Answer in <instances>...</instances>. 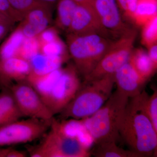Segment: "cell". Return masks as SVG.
<instances>
[{
  "instance_id": "1",
  "label": "cell",
  "mask_w": 157,
  "mask_h": 157,
  "mask_svg": "<svg viewBox=\"0 0 157 157\" xmlns=\"http://www.w3.org/2000/svg\"><path fill=\"white\" fill-rule=\"evenodd\" d=\"M74 64L42 75L31 73L27 82L34 88L54 116L73 99L81 83Z\"/></svg>"
},
{
  "instance_id": "2",
  "label": "cell",
  "mask_w": 157,
  "mask_h": 157,
  "mask_svg": "<svg viewBox=\"0 0 157 157\" xmlns=\"http://www.w3.org/2000/svg\"><path fill=\"white\" fill-rule=\"evenodd\" d=\"M119 134L129 149L141 157H151L157 153V132L132 98L129 99L124 111Z\"/></svg>"
},
{
  "instance_id": "3",
  "label": "cell",
  "mask_w": 157,
  "mask_h": 157,
  "mask_svg": "<svg viewBox=\"0 0 157 157\" xmlns=\"http://www.w3.org/2000/svg\"><path fill=\"white\" fill-rule=\"evenodd\" d=\"M129 99L116 90L98 111L82 119L95 144L118 140L121 121Z\"/></svg>"
},
{
  "instance_id": "4",
  "label": "cell",
  "mask_w": 157,
  "mask_h": 157,
  "mask_svg": "<svg viewBox=\"0 0 157 157\" xmlns=\"http://www.w3.org/2000/svg\"><path fill=\"white\" fill-rule=\"evenodd\" d=\"M114 84V74L83 81L73 99L59 113L60 120H80L90 116L108 100Z\"/></svg>"
},
{
  "instance_id": "5",
  "label": "cell",
  "mask_w": 157,
  "mask_h": 157,
  "mask_svg": "<svg viewBox=\"0 0 157 157\" xmlns=\"http://www.w3.org/2000/svg\"><path fill=\"white\" fill-rule=\"evenodd\" d=\"M67 47L78 74L86 78L107 53L113 41L100 34H67Z\"/></svg>"
},
{
  "instance_id": "6",
  "label": "cell",
  "mask_w": 157,
  "mask_h": 157,
  "mask_svg": "<svg viewBox=\"0 0 157 157\" xmlns=\"http://www.w3.org/2000/svg\"><path fill=\"white\" fill-rule=\"evenodd\" d=\"M137 36L135 29L131 28L113 41L110 48L97 66L84 81L94 80L113 74L123 65L127 63L134 49V44Z\"/></svg>"
},
{
  "instance_id": "7",
  "label": "cell",
  "mask_w": 157,
  "mask_h": 157,
  "mask_svg": "<svg viewBox=\"0 0 157 157\" xmlns=\"http://www.w3.org/2000/svg\"><path fill=\"white\" fill-rule=\"evenodd\" d=\"M43 141L31 150L32 157H89V148L76 138L65 136L51 128Z\"/></svg>"
},
{
  "instance_id": "8",
  "label": "cell",
  "mask_w": 157,
  "mask_h": 157,
  "mask_svg": "<svg viewBox=\"0 0 157 157\" xmlns=\"http://www.w3.org/2000/svg\"><path fill=\"white\" fill-rule=\"evenodd\" d=\"M51 121L29 118L0 127V147L29 143L45 135Z\"/></svg>"
},
{
  "instance_id": "9",
  "label": "cell",
  "mask_w": 157,
  "mask_h": 157,
  "mask_svg": "<svg viewBox=\"0 0 157 157\" xmlns=\"http://www.w3.org/2000/svg\"><path fill=\"white\" fill-rule=\"evenodd\" d=\"M9 91L23 116L46 121H52L53 119V114L27 81L12 85Z\"/></svg>"
},
{
  "instance_id": "10",
  "label": "cell",
  "mask_w": 157,
  "mask_h": 157,
  "mask_svg": "<svg viewBox=\"0 0 157 157\" xmlns=\"http://www.w3.org/2000/svg\"><path fill=\"white\" fill-rule=\"evenodd\" d=\"M67 33L74 35L96 33L106 37L109 34L101 24L94 4L77 5Z\"/></svg>"
},
{
  "instance_id": "11",
  "label": "cell",
  "mask_w": 157,
  "mask_h": 157,
  "mask_svg": "<svg viewBox=\"0 0 157 157\" xmlns=\"http://www.w3.org/2000/svg\"><path fill=\"white\" fill-rule=\"evenodd\" d=\"M94 6L109 34L119 37L131 29L123 20L116 0H94Z\"/></svg>"
},
{
  "instance_id": "12",
  "label": "cell",
  "mask_w": 157,
  "mask_h": 157,
  "mask_svg": "<svg viewBox=\"0 0 157 157\" xmlns=\"http://www.w3.org/2000/svg\"><path fill=\"white\" fill-rule=\"evenodd\" d=\"M52 7L46 3H42L25 14L18 26L25 37H37L50 27L52 20Z\"/></svg>"
},
{
  "instance_id": "13",
  "label": "cell",
  "mask_w": 157,
  "mask_h": 157,
  "mask_svg": "<svg viewBox=\"0 0 157 157\" xmlns=\"http://www.w3.org/2000/svg\"><path fill=\"white\" fill-rule=\"evenodd\" d=\"M31 70L29 62L21 58L0 60V85L9 88L14 83L27 81Z\"/></svg>"
},
{
  "instance_id": "14",
  "label": "cell",
  "mask_w": 157,
  "mask_h": 157,
  "mask_svg": "<svg viewBox=\"0 0 157 157\" xmlns=\"http://www.w3.org/2000/svg\"><path fill=\"white\" fill-rule=\"evenodd\" d=\"M114 77L117 90L129 99L140 94L147 82L137 74L128 62L114 73Z\"/></svg>"
},
{
  "instance_id": "15",
  "label": "cell",
  "mask_w": 157,
  "mask_h": 157,
  "mask_svg": "<svg viewBox=\"0 0 157 157\" xmlns=\"http://www.w3.org/2000/svg\"><path fill=\"white\" fill-rule=\"evenodd\" d=\"M50 127L65 136L76 138L88 148L94 143L82 119L71 118L68 120L65 119L58 121L53 118Z\"/></svg>"
},
{
  "instance_id": "16",
  "label": "cell",
  "mask_w": 157,
  "mask_h": 157,
  "mask_svg": "<svg viewBox=\"0 0 157 157\" xmlns=\"http://www.w3.org/2000/svg\"><path fill=\"white\" fill-rule=\"evenodd\" d=\"M128 62L137 74L147 82L156 72L157 67L153 63L147 52L142 48H134Z\"/></svg>"
},
{
  "instance_id": "17",
  "label": "cell",
  "mask_w": 157,
  "mask_h": 157,
  "mask_svg": "<svg viewBox=\"0 0 157 157\" xmlns=\"http://www.w3.org/2000/svg\"><path fill=\"white\" fill-rule=\"evenodd\" d=\"M68 57L47 56L39 52L29 61L31 72L39 75L49 73L62 67Z\"/></svg>"
},
{
  "instance_id": "18",
  "label": "cell",
  "mask_w": 157,
  "mask_h": 157,
  "mask_svg": "<svg viewBox=\"0 0 157 157\" xmlns=\"http://www.w3.org/2000/svg\"><path fill=\"white\" fill-rule=\"evenodd\" d=\"M23 116L10 91L0 94V127L20 120Z\"/></svg>"
},
{
  "instance_id": "19",
  "label": "cell",
  "mask_w": 157,
  "mask_h": 157,
  "mask_svg": "<svg viewBox=\"0 0 157 157\" xmlns=\"http://www.w3.org/2000/svg\"><path fill=\"white\" fill-rule=\"evenodd\" d=\"M152 94L149 95L144 90L132 99L147 116L157 132V90L153 89Z\"/></svg>"
},
{
  "instance_id": "20",
  "label": "cell",
  "mask_w": 157,
  "mask_h": 157,
  "mask_svg": "<svg viewBox=\"0 0 157 157\" xmlns=\"http://www.w3.org/2000/svg\"><path fill=\"white\" fill-rule=\"evenodd\" d=\"M115 142L97 144L90 152L95 157H141L130 150H125L117 146Z\"/></svg>"
},
{
  "instance_id": "21",
  "label": "cell",
  "mask_w": 157,
  "mask_h": 157,
  "mask_svg": "<svg viewBox=\"0 0 157 157\" xmlns=\"http://www.w3.org/2000/svg\"><path fill=\"white\" fill-rule=\"evenodd\" d=\"M55 24L57 29L67 33L77 7L73 0H58Z\"/></svg>"
},
{
  "instance_id": "22",
  "label": "cell",
  "mask_w": 157,
  "mask_h": 157,
  "mask_svg": "<svg viewBox=\"0 0 157 157\" xmlns=\"http://www.w3.org/2000/svg\"><path fill=\"white\" fill-rule=\"evenodd\" d=\"M157 15V0H137L133 22L138 26Z\"/></svg>"
},
{
  "instance_id": "23",
  "label": "cell",
  "mask_w": 157,
  "mask_h": 157,
  "mask_svg": "<svg viewBox=\"0 0 157 157\" xmlns=\"http://www.w3.org/2000/svg\"><path fill=\"white\" fill-rule=\"evenodd\" d=\"M25 37L21 29L17 27L0 46V60L15 56Z\"/></svg>"
},
{
  "instance_id": "24",
  "label": "cell",
  "mask_w": 157,
  "mask_h": 157,
  "mask_svg": "<svg viewBox=\"0 0 157 157\" xmlns=\"http://www.w3.org/2000/svg\"><path fill=\"white\" fill-rule=\"evenodd\" d=\"M40 46L37 37H25L16 52L15 56L29 62L37 54L39 53Z\"/></svg>"
},
{
  "instance_id": "25",
  "label": "cell",
  "mask_w": 157,
  "mask_h": 157,
  "mask_svg": "<svg viewBox=\"0 0 157 157\" xmlns=\"http://www.w3.org/2000/svg\"><path fill=\"white\" fill-rule=\"evenodd\" d=\"M141 42L147 48L157 44V15L142 26Z\"/></svg>"
},
{
  "instance_id": "26",
  "label": "cell",
  "mask_w": 157,
  "mask_h": 157,
  "mask_svg": "<svg viewBox=\"0 0 157 157\" xmlns=\"http://www.w3.org/2000/svg\"><path fill=\"white\" fill-rule=\"evenodd\" d=\"M60 38L40 46L39 52L47 56L69 57L67 47Z\"/></svg>"
},
{
  "instance_id": "27",
  "label": "cell",
  "mask_w": 157,
  "mask_h": 157,
  "mask_svg": "<svg viewBox=\"0 0 157 157\" xmlns=\"http://www.w3.org/2000/svg\"><path fill=\"white\" fill-rule=\"evenodd\" d=\"M9 2L11 8L21 20L31 9L44 3L40 0H9Z\"/></svg>"
},
{
  "instance_id": "28",
  "label": "cell",
  "mask_w": 157,
  "mask_h": 157,
  "mask_svg": "<svg viewBox=\"0 0 157 157\" xmlns=\"http://www.w3.org/2000/svg\"><path fill=\"white\" fill-rule=\"evenodd\" d=\"M119 9L127 19L133 22L137 0H116Z\"/></svg>"
},
{
  "instance_id": "29",
  "label": "cell",
  "mask_w": 157,
  "mask_h": 157,
  "mask_svg": "<svg viewBox=\"0 0 157 157\" xmlns=\"http://www.w3.org/2000/svg\"><path fill=\"white\" fill-rule=\"evenodd\" d=\"M37 38L40 46L43 44L56 41L60 38L56 28L49 27L39 34Z\"/></svg>"
},
{
  "instance_id": "30",
  "label": "cell",
  "mask_w": 157,
  "mask_h": 157,
  "mask_svg": "<svg viewBox=\"0 0 157 157\" xmlns=\"http://www.w3.org/2000/svg\"><path fill=\"white\" fill-rule=\"evenodd\" d=\"M0 13L5 14L10 17L14 22L21 21L19 16L11 8L9 0H0Z\"/></svg>"
},
{
  "instance_id": "31",
  "label": "cell",
  "mask_w": 157,
  "mask_h": 157,
  "mask_svg": "<svg viewBox=\"0 0 157 157\" xmlns=\"http://www.w3.org/2000/svg\"><path fill=\"white\" fill-rule=\"evenodd\" d=\"M0 147V157H25V151L12 148H3Z\"/></svg>"
},
{
  "instance_id": "32",
  "label": "cell",
  "mask_w": 157,
  "mask_h": 157,
  "mask_svg": "<svg viewBox=\"0 0 157 157\" xmlns=\"http://www.w3.org/2000/svg\"><path fill=\"white\" fill-rule=\"evenodd\" d=\"M148 48V56L153 63L157 67V44L152 45Z\"/></svg>"
},
{
  "instance_id": "33",
  "label": "cell",
  "mask_w": 157,
  "mask_h": 157,
  "mask_svg": "<svg viewBox=\"0 0 157 157\" xmlns=\"http://www.w3.org/2000/svg\"><path fill=\"white\" fill-rule=\"evenodd\" d=\"M12 26L8 25L0 24V42L7 35Z\"/></svg>"
},
{
  "instance_id": "34",
  "label": "cell",
  "mask_w": 157,
  "mask_h": 157,
  "mask_svg": "<svg viewBox=\"0 0 157 157\" xmlns=\"http://www.w3.org/2000/svg\"><path fill=\"white\" fill-rule=\"evenodd\" d=\"M14 22L10 17L5 14L0 13V24L8 25L13 26Z\"/></svg>"
},
{
  "instance_id": "35",
  "label": "cell",
  "mask_w": 157,
  "mask_h": 157,
  "mask_svg": "<svg viewBox=\"0 0 157 157\" xmlns=\"http://www.w3.org/2000/svg\"><path fill=\"white\" fill-rule=\"evenodd\" d=\"M77 5H88L94 4V0H73Z\"/></svg>"
},
{
  "instance_id": "36",
  "label": "cell",
  "mask_w": 157,
  "mask_h": 157,
  "mask_svg": "<svg viewBox=\"0 0 157 157\" xmlns=\"http://www.w3.org/2000/svg\"><path fill=\"white\" fill-rule=\"evenodd\" d=\"M40 1L52 6L55 4H56L58 0H40Z\"/></svg>"
}]
</instances>
